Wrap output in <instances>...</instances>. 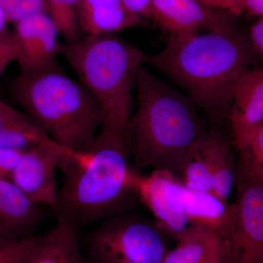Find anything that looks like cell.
I'll return each instance as SVG.
<instances>
[{
    "label": "cell",
    "instance_id": "14",
    "mask_svg": "<svg viewBox=\"0 0 263 263\" xmlns=\"http://www.w3.org/2000/svg\"><path fill=\"white\" fill-rule=\"evenodd\" d=\"M78 17L81 32L87 35L115 33L145 23L122 0H79Z\"/></svg>",
    "mask_w": 263,
    "mask_h": 263
},
{
    "label": "cell",
    "instance_id": "8",
    "mask_svg": "<svg viewBox=\"0 0 263 263\" xmlns=\"http://www.w3.org/2000/svg\"><path fill=\"white\" fill-rule=\"evenodd\" d=\"M131 182L141 203L167 234L174 238L190 226L183 212V183L179 176L162 170L143 176L134 170Z\"/></svg>",
    "mask_w": 263,
    "mask_h": 263
},
{
    "label": "cell",
    "instance_id": "12",
    "mask_svg": "<svg viewBox=\"0 0 263 263\" xmlns=\"http://www.w3.org/2000/svg\"><path fill=\"white\" fill-rule=\"evenodd\" d=\"M13 24L20 48L16 62L21 72H34L57 64L60 33L48 13L29 15Z\"/></svg>",
    "mask_w": 263,
    "mask_h": 263
},
{
    "label": "cell",
    "instance_id": "16",
    "mask_svg": "<svg viewBox=\"0 0 263 263\" xmlns=\"http://www.w3.org/2000/svg\"><path fill=\"white\" fill-rule=\"evenodd\" d=\"M22 263H85L79 230L57 220L48 233L41 235Z\"/></svg>",
    "mask_w": 263,
    "mask_h": 263
},
{
    "label": "cell",
    "instance_id": "19",
    "mask_svg": "<svg viewBox=\"0 0 263 263\" xmlns=\"http://www.w3.org/2000/svg\"><path fill=\"white\" fill-rule=\"evenodd\" d=\"M209 157L214 179L212 193L228 202L236 183L238 163L235 164L229 142L216 128L208 130Z\"/></svg>",
    "mask_w": 263,
    "mask_h": 263
},
{
    "label": "cell",
    "instance_id": "1",
    "mask_svg": "<svg viewBox=\"0 0 263 263\" xmlns=\"http://www.w3.org/2000/svg\"><path fill=\"white\" fill-rule=\"evenodd\" d=\"M256 58L249 37L233 29L167 36L145 63L217 122L228 118L235 86Z\"/></svg>",
    "mask_w": 263,
    "mask_h": 263
},
{
    "label": "cell",
    "instance_id": "29",
    "mask_svg": "<svg viewBox=\"0 0 263 263\" xmlns=\"http://www.w3.org/2000/svg\"><path fill=\"white\" fill-rule=\"evenodd\" d=\"M129 11L143 20L151 18L152 0H122Z\"/></svg>",
    "mask_w": 263,
    "mask_h": 263
},
{
    "label": "cell",
    "instance_id": "20",
    "mask_svg": "<svg viewBox=\"0 0 263 263\" xmlns=\"http://www.w3.org/2000/svg\"><path fill=\"white\" fill-rule=\"evenodd\" d=\"M207 132L195 140L190 146L179 177L186 187L212 193L214 179L209 157Z\"/></svg>",
    "mask_w": 263,
    "mask_h": 263
},
{
    "label": "cell",
    "instance_id": "10",
    "mask_svg": "<svg viewBox=\"0 0 263 263\" xmlns=\"http://www.w3.org/2000/svg\"><path fill=\"white\" fill-rule=\"evenodd\" d=\"M234 16L197 0H152L151 6V18L167 36L233 30Z\"/></svg>",
    "mask_w": 263,
    "mask_h": 263
},
{
    "label": "cell",
    "instance_id": "23",
    "mask_svg": "<svg viewBox=\"0 0 263 263\" xmlns=\"http://www.w3.org/2000/svg\"><path fill=\"white\" fill-rule=\"evenodd\" d=\"M240 157L245 158L254 168L263 164V124L256 132L247 148L240 152Z\"/></svg>",
    "mask_w": 263,
    "mask_h": 263
},
{
    "label": "cell",
    "instance_id": "5",
    "mask_svg": "<svg viewBox=\"0 0 263 263\" xmlns=\"http://www.w3.org/2000/svg\"><path fill=\"white\" fill-rule=\"evenodd\" d=\"M59 53L100 104L102 125L125 134L132 93L146 54L115 33L88 34L60 45Z\"/></svg>",
    "mask_w": 263,
    "mask_h": 263
},
{
    "label": "cell",
    "instance_id": "25",
    "mask_svg": "<svg viewBox=\"0 0 263 263\" xmlns=\"http://www.w3.org/2000/svg\"><path fill=\"white\" fill-rule=\"evenodd\" d=\"M21 151L0 148V178L11 180L13 170L22 155Z\"/></svg>",
    "mask_w": 263,
    "mask_h": 263
},
{
    "label": "cell",
    "instance_id": "30",
    "mask_svg": "<svg viewBox=\"0 0 263 263\" xmlns=\"http://www.w3.org/2000/svg\"><path fill=\"white\" fill-rule=\"evenodd\" d=\"M197 1L209 8L227 10L230 13L233 6V0H197Z\"/></svg>",
    "mask_w": 263,
    "mask_h": 263
},
{
    "label": "cell",
    "instance_id": "4",
    "mask_svg": "<svg viewBox=\"0 0 263 263\" xmlns=\"http://www.w3.org/2000/svg\"><path fill=\"white\" fill-rule=\"evenodd\" d=\"M12 93L25 113L67 149L86 150L103 123V111L95 97L57 63L34 72H20Z\"/></svg>",
    "mask_w": 263,
    "mask_h": 263
},
{
    "label": "cell",
    "instance_id": "35",
    "mask_svg": "<svg viewBox=\"0 0 263 263\" xmlns=\"http://www.w3.org/2000/svg\"><path fill=\"white\" fill-rule=\"evenodd\" d=\"M254 170L256 171V172H257V174L259 175V177H260L261 179L263 180V164L262 165L259 166V167H257V168H254Z\"/></svg>",
    "mask_w": 263,
    "mask_h": 263
},
{
    "label": "cell",
    "instance_id": "22",
    "mask_svg": "<svg viewBox=\"0 0 263 263\" xmlns=\"http://www.w3.org/2000/svg\"><path fill=\"white\" fill-rule=\"evenodd\" d=\"M41 235L18 239H0V263H22Z\"/></svg>",
    "mask_w": 263,
    "mask_h": 263
},
{
    "label": "cell",
    "instance_id": "7",
    "mask_svg": "<svg viewBox=\"0 0 263 263\" xmlns=\"http://www.w3.org/2000/svg\"><path fill=\"white\" fill-rule=\"evenodd\" d=\"M235 187L234 218L222 238L223 263H263V180L241 157Z\"/></svg>",
    "mask_w": 263,
    "mask_h": 263
},
{
    "label": "cell",
    "instance_id": "32",
    "mask_svg": "<svg viewBox=\"0 0 263 263\" xmlns=\"http://www.w3.org/2000/svg\"><path fill=\"white\" fill-rule=\"evenodd\" d=\"M8 16L3 8L0 6V32L8 30Z\"/></svg>",
    "mask_w": 263,
    "mask_h": 263
},
{
    "label": "cell",
    "instance_id": "13",
    "mask_svg": "<svg viewBox=\"0 0 263 263\" xmlns=\"http://www.w3.org/2000/svg\"><path fill=\"white\" fill-rule=\"evenodd\" d=\"M45 217L40 205L11 180L0 178V239H18L34 235Z\"/></svg>",
    "mask_w": 263,
    "mask_h": 263
},
{
    "label": "cell",
    "instance_id": "34",
    "mask_svg": "<svg viewBox=\"0 0 263 263\" xmlns=\"http://www.w3.org/2000/svg\"><path fill=\"white\" fill-rule=\"evenodd\" d=\"M223 249L219 251L215 255L213 256L212 259L208 263H223Z\"/></svg>",
    "mask_w": 263,
    "mask_h": 263
},
{
    "label": "cell",
    "instance_id": "3",
    "mask_svg": "<svg viewBox=\"0 0 263 263\" xmlns=\"http://www.w3.org/2000/svg\"><path fill=\"white\" fill-rule=\"evenodd\" d=\"M138 106L125 139L133 169L152 167L179 176L190 146L208 131L200 109L182 91L143 66L136 80Z\"/></svg>",
    "mask_w": 263,
    "mask_h": 263
},
{
    "label": "cell",
    "instance_id": "17",
    "mask_svg": "<svg viewBox=\"0 0 263 263\" xmlns=\"http://www.w3.org/2000/svg\"><path fill=\"white\" fill-rule=\"evenodd\" d=\"M174 238L176 247L167 250L162 263H208L223 249L219 233L197 224H190Z\"/></svg>",
    "mask_w": 263,
    "mask_h": 263
},
{
    "label": "cell",
    "instance_id": "33",
    "mask_svg": "<svg viewBox=\"0 0 263 263\" xmlns=\"http://www.w3.org/2000/svg\"><path fill=\"white\" fill-rule=\"evenodd\" d=\"M13 37V31L8 30L0 32V47L4 46L5 43L8 42Z\"/></svg>",
    "mask_w": 263,
    "mask_h": 263
},
{
    "label": "cell",
    "instance_id": "2",
    "mask_svg": "<svg viewBox=\"0 0 263 263\" xmlns=\"http://www.w3.org/2000/svg\"><path fill=\"white\" fill-rule=\"evenodd\" d=\"M63 183L52 210L57 220L78 230L140 205L125 134L100 126L89 147L71 151L61 164Z\"/></svg>",
    "mask_w": 263,
    "mask_h": 263
},
{
    "label": "cell",
    "instance_id": "15",
    "mask_svg": "<svg viewBox=\"0 0 263 263\" xmlns=\"http://www.w3.org/2000/svg\"><path fill=\"white\" fill-rule=\"evenodd\" d=\"M183 212L189 224L209 228L224 237L233 223L235 204H228L212 192L182 190Z\"/></svg>",
    "mask_w": 263,
    "mask_h": 263
},
{
    "label": "cell",
    "instance_id": "6",
    "mask_svg": "<svg viewBox=\"0 0 263 263\" xmlns=\"http://www.w3.org/2000/svg\"><path fill=\"white\" fill-rule=\"evenodd\" d=\"M92 226L79 235L85 263H162L168 250L167 233L136 209Z\"/></svg>",
    "mask_w": 263,
    "mask_h": 263
},
{
    "label": "cell",
    "instance_id": "31",
    "mask_svg": "<svg viewBox=\"0 0 263 263\" xmlns=\"http://www.w3.org/2000/svg\"><path fill=\"white\" fill-rule=\"evenodd\" d=\"M20 1L21 0H0V6L6 13L9 23H11L12 19L18 8Z\"/></svg>",
    "mask_w": 263,
    "mask_h": 263
},
{
    "label": "cell",
    "instance_id": "21",
    "mask_svg": "<svg viewBox=\"0 0 263 263\" xmlns=\"http://www.w3.org/2000/svg\"><path fill=\"white\" fill-rule=\"evenodd\" d=\"M48 13L67 42L81 38L78 17L79 0H46Z\"/></svg>",
    "mask_w": 263,
    "mask_h": 263
},
{
    "label": "cell",
    "instance_id": "18",
    "mask_svg": "<svg viewBox=\"0 0 263 263\" xmlns=\"http://www.w3.org/2000/svg\"><path fill=\"white\" fill-rule=\"evenodd\" d=\"M51 139L28 114L0 99V148L25 152Z\"/></svg>",
    "mask_w": 263,
    "mask_h": 263
},
{
    "label": "cell",
    "instance_id": "28",
    "mask_svg": "<svg viewBox=\"0 0 263 263\" xmlns=\"http://www.w3.org/2000/svg\"><path fill=\"white\" fill-rule=\"evenodd\" d=\"M248 37L256 57L263 67V18L251 27Z\"/></svg>",
    "mask_w": 263,
    "mask_h": 263
},
{
    "label": "cell",
    "instance_id": "27",
    "mask_svg": "<svg viewBox=\"0 0 263 263\" xmlns=\"http://www.w3.org/2000/svg\"><path fill=\"white\" fill-rule=\"evenodd\" d=\"M18 40L13 32V37L0 47V76L4 72L10 62L16 61L19 53Z\"/></svg>",
    "mask_w": 263,
    "mask_h": 263
},
{
    "label": "cell",
    "instance_id": "24",
    "mask_svg": "<svg viewBox=\"0 0 263 263\" xmlns=\"http://www.w3.org/2000/svg\"><path fill=\"white\" fill-rule=\"evenodd\" d=\"M38 13H48L46 0H21L11 23L15 24L24 17Z\"/></svg>",
    "mask_w": 263,
    "mask_h": 263
},
{
    "label": "cell",
    "instance_id": "26",
    "mask_svg": "<svg viewBox=\"0 0 263 263\" xmlns=\"http://www.w3.org/2000/svg\"><path fill=\"white\" fill-rule=\"evenodd\" d=\"M230 13L235 16L243 13L263 16V0H233Z\"/></svg>",
    "mask_w": 263,
    "mask_h": 263
},
{
    "label": "cell",
    "instance_id": "11",
    "mask_svg": "<svg viewBox=\"0 0 263 263\" xmlns=\"http://www.w3.org/2000/svg\"><path fill=\"white\" fill-rule=\"evenodd\" d=\"M228 119L233 145L239 152L245 149L263 124V67H251L240 78Z\"/></svg>",
    "mask_w": 263,
    "mask_h": 263
},
{
    "label": "cell",
    "instance_id": "9",
    "mask_svg": "<svg viewBox=\"0 0 263 263\" xmlns=\"http://www.w3.org/2000/svg\"><path fill=\"white\" fill-rule=\"evenodd\" d=\"M71 151L51 139L22 152L13 170L11 181L33 202L53 209L59 190L56 171Z\"/></svg>",
    "mask_w": 263,
    "mask_h": 263
}]
</instances>
